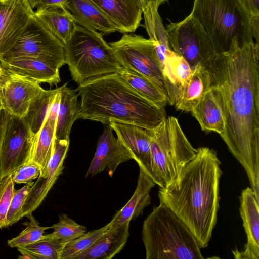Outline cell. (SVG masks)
<instances>
[{"instance_id":"25","label":"cell","mask_w":259,"mask_h":259,"mask_svg":"<svg viewBox=\"0 0 259 259\" xmlns=\"http://www.w3.org/2000/svg\"><path fill=\"white\" fill-rule=\"evenodd\" d=\"M59 94L55 139H69L72 125L79 116L78 95L76 90L68 87L67 83L60 87Z\"/></svg>"},{"instance_id":"28","label":"cell","mask_w":259,"mask_h":259,"mask_svg":"<svg viewBox=\"0 0 259 259\" xmlns=\"http://www.w3.org/2000/svg\"><path fill=\"white\" fill-rule=\"evenodd\" d=\"M120 78L141 96L160 107L168 104L167 97L149 79L132 70L123 68Z\"/></svg>"},{"instance_id":"17","label":"cell","mask_w":259,"mask_h":259,"mask_svg":"<svg viewBox=\"0 0 259 259\" xmlns=\"http://www.w3.org/2000/svg\"><path fill=\"white\" fill-rule=\"evenodd\" d=\"M109 124L116 134L117 139L132 153L139 167L149 177L153 130L121 122H111Z\"/></svg>"},{"instance_id":"23","label":"cell","mask_w":259,"mask_h":259,"mask_svg":"<svg viewBox=\"0 0 259 259\" xmlns=\"http://www.w3.org/2000/svg\"><path fill=\"white\" fill-rule=\"evenodd\" d=\"M139 169L134 193L127 203L113 216L110 222L111 227L136 219L143 214L145 208L151 203L149 193L155 184L141 168Z\"/></svg>"},{"instance_id":"35","label":"cell","mask_w":259,"mask_h":259,"mask_svg":"<svg viewBox=\"0 0 259 259\" xmlns=\"http://www.w3.org/2000/svg\"><path fill=\"white\" fill-rule=\"evenodd\" d=\"M12 175L6 177L0 196V229L6 227V217L15 191Z\"/></svg>"},{"instance_id":"24","label":"cell","mask_w":259,"mask_h":259,"mask_svg":"<svg viewBox=\"0 0 259 259\" xmlns=\"http://www.w3.org/2000/svg\"><path fill=\"white\" fill-rule=\"evenodd\" d=\"M65 7L77 25L102 34L116 31L109 18L90 0H68Z\"/></svg>"},{"instance_id":"38","label":"cell","mask_w":259,"mask_h":259,"mask_svg":"<svg viewBox=\"0 0 259 259\" xmlns=\"http://www.w3.org/2000/svg\"><path fill=\"white\" fill-rule=\"evenodd\" d=\"M33 9L36 10L46 9L53 6L65 7L68 0H28Z\"/></svg>"},{"instance_id":"19","label":"cell","mask_w":259,"mask_h":259,"mask_svg":"<svg viewBox=\"0 0 259 259\" xmlns=\"http://www.w3.org/2000/svg\"><path fill=\"white\" fill-rule=\"evenodd\" d=\"M0 66L4 70L26 77L39 83L53 85L61 81L59 69L38 58L21 56L1 59Z\"/></svg>"},{"instance_id":"16","label":"cell","mask_w":259,"mask_h":259,"mask_svg":"<svg viewBox=\"0 0 259 259\" xmlns=\"http://www.w3.org/2000/svg\"><path fill=\"white\" fill-rule=\"evenodd\" d=\"M239 212L247 237L243 251L233 250L235 258H259V198L251 187L243 189L239 196Z\"/></svg>"},{"instance_id":"18","label":"cell","mask_w":259,"mask_h":259,"mask_svg":"<svg viewBox=\"0 0 259 259\" xmlns=\"http://www.w3.org/2000/svg\"><path fill=\"white\" fill-rule=\"evenodd\" d=\"M109 18L116 31L134 32L140 26L142 9L140 0H90Z\"/></svg>"},{"instance_id":"32","label":"cell","mask_w":259,"mask_h":259,"mask_svg":"<svg viewBox=\"0 0 259 259\" xmlns=\"http://www.w3.org/2000/svg\"><path fill=\"white\" fill-rule=\"evenodd\" d=\"M59 220L50 227L53 232L48 235L65 245L87 232L85 226L77 224L66 214H61Z\"/></svg>"},{"instance_id":"37","label":"cell","mask_w":259,"mask_h":259,"mask_svg":"<svg viewBox=\"0 0 259 259\" xmlns=\"http://www.w3.org/2000/svg\"><path fill=\"white\" fill-rule=\"evenodd\" d=\"M168 0H140L144 20L152 19L159 15V7Z\"/></svg>"},{"instance_id":"31","label":"cell","mask_w":259,"mask_h":259,"mask_svg":"<svg viewBox=\"0 0 259 259\" xmlns=\"http://www.w3.org/2000/svg\"><path fill=\"white\" fill-rule=\"evenodd\" d=\"M110 227L109 222L99 229L85 232L69 242L64 247L60 259H74L76 256L90 247Z\"/></svg>"},{"instance_id":"41","label":"cell","mask_w":259,"mask_h":259,"mask_svg":"<svg viewBox=\"0 0 259 259\" xmlns=\"http://www.w3.org/2000/svg\"><path fill=\"white\" fill-rule=\"evenodd\" d=\"M259 15L250 16V27L253 38L255 43L259 45Z\"/></svg>"},{"instance_id":"4","label":"cell","mask_w":259,"mask_h":259,"mask_svg":"<svg viewBox=\"0 0 259 259\" xmlns=\"http://www.w3.org/2000/svg\"><path fill=\"white\" fill-rule=\"evenodd\" d=\"M146 259H203L186 224L162 203L144 220L142 232Z\"/></svg>"},{"instance_id":"34","label":"cell","mask_w":259,"mask_h":259,"mask_svg":"<svg viewBox=\"0 0 259 259\" xmlns=\"http://www.w3.org/2000/svg\"><path fill=\"white\" fill-rule=\"evenodd\" d=\"M33 184V181L28 183L21 188L15 190L6 217V227L12 226L21 219V209Z\"/></svg>"},{"instance_id":"36","label":"cell","mask_w":259,"mask_h":259,"mask_svg":"<svg viewBox=\"0 0 259 259\" xmlns=\"http://www.w3.org/2000/svg\"><path fill=\"white\" fill-rule=\"evenodd\" d=\"M41 170L39 166L28 161L19 167L12 175V179L17 184H27L37 178Z\"/></svg>"},{"instance_id":"29","label":"cell","mask_w":259,"mask_h":259,"mask_svg":"<svg viewBox=\"0 0 259 259\" xmlns=\"http://www.w3.org/2000/svg\"><path fill=\"white\" fill-rule=\"evenodd\" d=\"M59 90L60 87L53 90H46L30 105L23 118L34 134L38 133L48 117L52 103Z\"/></svg>"},{"instance_id":"20","label":"cell","mask_w":259,"mask_h":259,"mask_svg":"<svg viewBox=\"0 0 259 259\" xmlns=\"http://www.w3.org/2000/svg\"><path fill=\"white\" fill-rule=\"evenodd\" d=\"M202 130L221 135L225 128L224 104L220 89L212 84L190 111Z\"/></svg>"},{"instance_id":"3","label":"cell","mask_w":259,"mask_h":259,"mask_svg":"<svg viewBox=\"0 0 259 259\" xmlns=\"http://www.w3.org/2000/svg\"><path fill=\"white\" fill-rule=\"evenodd\" d=\"M76 90L80 97V119L104 124L125 123L154 130L167 117L164 107L141 96L118 73L89 80Z\"/></svg>"},{"instance_id":"30","label":"cell","mask_w":259,"mask_h":259,"mask_svg":"<svg viewBox=\"0 0 259 259\" xmlns=\"http://www.w3.org/2000/svg\"><path fill=\"white\" fill-rule=\"evenodd\" d=\"M65 245L48 234L30 244L17 248L21 255L19 258L60 259Z\"/></svg>"},{"instance_id":"10","label":"cell","mask_w":259,"mask_h":259,"mask_svg":"<svg viewBox=\"0 0 259 259\" xmlns=\"http://www.w3.org/2000/svg\"><path fill=\"white\" fill-rule=\"evenodd\" d=\"M64 49V44L34 16L16 42L0 59L21 56L34 57L59 69L65 64Z\"/></svg>"},{"instance_id":"14","label":"cell","mask_w":259,"mask_h":259,"mask_svg":"<svg viewBox=\"0 0 259 259\" xmlns=\"http://www.w3.org/2000/svg\"><path fill=\"white\" fill-rule=\"evenodd\" d=\"M69 142V139H55L53 154L47 166L30 188L21 210V219L32 213L39 207L62 173Z\"/></svg>"},{"instance_id":"42","label":"cell","mask_w":259,"mask_h":259,"mask_svg":"<svg viewBox=\"0 0 259 259\" xmlns=\"http://www.w3.org/2000/svg\"><path fill=\"white\" fill-rule=\"evenodd\" d=\"M2 105H1V102H0V112L2 111Z\"/></svg>"},{"instance_id":"13","label":"cell","mask_w":259,"mask_h":259,"mask_svg":"<svg viewBox=\"0 0 259 259\" xmlns=\"http://www.w3.org/2000/svg\"><path fill=\"white\" fill-rule=\"evenodd\" d=\"M34 16L28 0H0V58L14 45Z\"/></svg>"},{"instance_id":"21","label":"cell","mask_w":259,"mask_h":259,"mask_svg":"<svg viewBox=\"0 0 259 259\" xmlns=\"http://www.w3.org/2000/svg\"><path fill=\"white\" fill-rule=\"evenodd\" d=\"M129 228L130 222L110 227L74 259H111L125 246L130 235Z\"/></svg>"},{"instance_id":"40","label":"cell","mask_w":259,"mask_h":259,"mask_svg":"<svg viewBox=\"0 0 259 259\" xmlns=\"http://www.w3.org/2000/svg\"><path fill=\"white\" fill-rule=\"evenodd\" d=\"M239 1L250 16L259 15V0H239Z\"/></svg>"},{"instance_id":"5","label":"cell","mask_w":259,"mask_h":259,"mask_svg":"<svg viewBox=\"0 0 259 259\" xmlns=\"http://www.w3.org/2000/svg\"><path fill=\"white\" fill-rule=\"evenodd\" d=\"M64 46L65 64L78 85L93 78L119 73L123 68L101 32L76 24Z\"/></svg>"},{"instance_id":"26","label":"cell","mask_w":259,"mask_h":259,"mask_svg":"<svg viewBox=\"0 0 259 259\" xmlns=\"http://www.w3.org/2000/svg\"><path fill=\"white\" fill-rule=\"evenodd\" d=\"M35 16L64 45L70 37L75 24L70 12L64 6H53L34 11Z\"/></svg>"},{"instance_id":"43","label":"cell","mask_w":259,"mask_h":259,"mask_svg":"<svg viewBox=\"0 0 259 259\" xmlns=\"http://www.w3.org/2000/svg\"><path fill=\"white\" fill-rule=\"evenodd\" d=\"M0 68H1V66H0Z\"/></svg>"},{"instance_id":"12","label":"cell","mask_w":259,"mask_h":259,"mask_svg":"<svg viewBox=\"0 0 259 259\" xmlns=\"http://www.w3.org/2000/svg\"><path fill=\"white\" fill-rule=\"evenodd\" d=\"M40 83L26 77L1 69L0 102L10 115L23 118L31 103L46 90Z\"/></svg>"},{"instance_id":"7","label":"cell","mask_w":259,"mask_h":259,"mask_svg":"<svg viewBox=\"0 0 259 259\" xmlns=\"http://www.w3.org/2000/svg\"><path fill=\"white\" fill-rule=\"evenodd\" d=\"M196 152L197 149L188 140L177 119L166 117L153 130L149 177L160 188L168 186Z\"/></svg>"},{"instance_id":"39","label":"cell","mask_w":259,"mask_h":259,"mask_svg":"<svg viewBox=\"0 0 259 259\" xmlns=\"http://www.w3.org/2000/svg\"><path fill=\"white\" fill-rule=\"evenodd\" d=\"M9 117L10 115L7 112L2 110L0 112V151L4 134ZM5 178L2 179L0 178V196L3 190Z\"/></svg>"},{"instance_id":"15","label":"cell","mask_w":259,"mask_h":259,"mask_svg":"<svg viewBox=\"0 0 259 259\" xmlns=\"http://www.w3.org/2000/svg\"><path fill=\"white\" fill-rule=\"evenodd\" d=\"M105 125L86 177H93L103 171H108L111 177L120 164L134 160L132 153L115 137L110 125Z\"/></svg>"},{"instance_id":"8","label":"cell","mask_w":259,"mask_h":259,"mask_svg":"<svg viewBox=\"0 0 259 259\" xmlns=\"http://www.w3.org/2000/svg\"><path fill=\"white\" fill-rule=\"evenodd\" d=\"M109 45L120 64L151 81L167 97L169 105L170 91L162 72L156 42L140 35L124 33L119 40Z\"/></svg>"},{"instance_id":"33","label":"cell","mask_w":259,"mask_h":259,"mask_svg":"<svg viewBox=\"0 0 259 259\" xmlns=\"http://www.w3.org/2000/svg\"><path fill=\"white\" fill-rule=\"evenodd\" d=\"M26 217L29 219V222L26 228L16 237L8 240V245L12 248H18L33 243L44 237V233L50 227H43L34 218L32 213Z\"/></svg>"},{"instance_id":"6","label":"cell","mask_w":259,"mask_h":259,"mask_svg":"<svg viewBox=\"0 0 259 259\" xmlns=\"http://www.w3.org/2000/svg\"><path fill=\"white\" fill-rule=\"evenodd\" d=\"M190 14L200 24L218 53L228 50L234 38L240 46L253 41L250 16L239 0H194Z\"/></svg>"},{"instance_id":"2","label":"cell","mask_w":259,"mask_h":259,"mask_svg":"<svg viewBox=\"0 0 259 259\" xmlns=\"http://www.w3.org/2000/svg\"><path fill=\"white\" fill-rule=\"evenodd\" d=\"M221 164L215 150L199 147L175 181L158 191L160 202L186 224L201 248L207 247L217 222Z\"/></svg>"},{"instance_id":"11","label":"cell","mask_w":259,"mask_h":259,"mask_svg":"<svg viewBox=\"0 0 259 259\" xmlns=\"http://www.w3.org/2000/svg\"><path fill=\"white\" fill-rule=\"evenodd\" d=\"M35 135L24 119L10 115L0 151V178L4 179L30 160Z\"/></svg>"},{"instance_id":"1","label":"cell","mask_w":259,"mask_h":259,"mask_svg":"<svg viewBox=\"0 0 259 259\" xmlns=\"http://www.w3.org/2000/svg\"><path fill=\"white\" fill-rule=\"evenodd\" d=\"M204 66L222 95L225 128L220 136L259 197V45L240 46L234 38L228 50L215 53Z\"/></svg>"},{"instance_id":"22","label":"cell","mask_w":259,"mask_h":259,"mask_svg":"<svg viewBox=\"0 0 259 259\" xmlns=\"http://www.w3.org/2000/svg\"><path fill=\"white\" fill-rule=\"evenodd\" d=\"M211 86L208 70L201 63L197 64L187 82L178 91L174 105L176 109L190 112Z\"/></svg>"},{"instance_id":"9","label":"cell","mask_w":259,"mask_h":259,"mask_svg":"<svg viewBox=\"0 0 259 259\" xmlns=\"http://www.w3.org/2000/svg\"><path fill=\"white\" fill-rule=\"evenodd\" d=\"M165 29L169 48L184 58L192 69L199 63L204 66L218 53L200 24L190 14L180 22H170Z\"/></svg>"},{"instance_id":"27","label":"cell","mask_w":259,"mask_h":259,"mask_svg":"<svg viewBox=\"0 0 259 259\" xmlns=\"http://www.w3.org/2000/svg\"><path fill=\"white\" fill-rule=\"evenodd\" d=\"M56 120L57 117L48 116L40 130L35 135L29 161L37 164L41 172L47 166L53 153Z\"/></svg>"}]
</instances>
